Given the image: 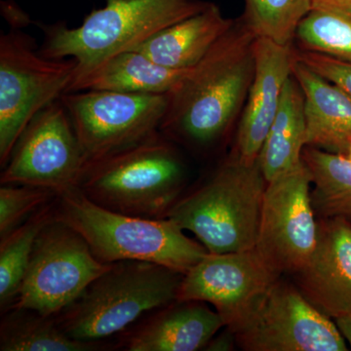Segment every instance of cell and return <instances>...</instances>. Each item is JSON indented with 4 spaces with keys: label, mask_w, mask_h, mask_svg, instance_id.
Masks as SVG:
<instances>
[{
    "label": "cell",
    "mask_w": 351,
    "mask_h": 351,
    "mask_svg": "<svg viewBox=\"0 0 351 351\" xmlns=\"http://www.w3.org/2000/svg\"><path fill=\"white\" fill-rule=\"evenodd\" d=\"M85 168L82 145L59 99L25 127L2 168L0 182L40 186L58 195L77 188Z\"/></svg>",
    "instance_id": "cell-11"
},
{
    "label": "cell",
    "mask_w": 351,
    "mask_h": 351,
    "mask_svg": "<svg viewBox=\"0 0 351 351\" xmlns=\"http://www.w3.org/2000/svg\"><path fill=\"white\" fill-rule=\"evenodd\" d=\"M311 9V0H244L240 17L258 38L293 45L300 23Z\"/></svg>",
    "instance_id": "cell-25"
},
{
    "label": "cell",
    "mask_w": 351,
    "mask_h": 351,
    "mask_svg": "<svg viewBox=\"0 0 351 351\" xmlns=\"http://www.w3.org/2000/svg\"><path fill=\"white\" fill-rule=\"evenodd\" d=\"M172 141L149 140L85 168L77 188L96 204L149 219H165L182 197L186 167Z\"/></svg>",
    "instance_id": "cell-5"
},
{
    "label": "cell",
    "mask_w": 351,
    "mask_h": 351,
    "mask_svg": "<svg viewBox=\"0 0 351 351\" xmlns=\"http://www.w3.org/2000/svg\"><path fill=\"white\" fill-rule=\"evenodd\" d=\"M317 239L306 265L293 276L295 286L332 319L351 314V223L317 218Z\"/></svg>",
    "instance_id": "cell-14"
},
{
    "label": "cell",
    "mask_w": 351,
    "mask_h": 351,
    "mask_svg": "<svg viewBox=\"0 0 351 351\" xmlns=\"http://www.w3.org/2000/svg\"><path fill=\"white\" fill-rule=\"evenodd\" d=\"M258 36L241 17L169 95L160 132L198 154L226 142L239 125L255 73Z\"/></svg>",
    "instance_id": "cell-1"
},
{
    "label": "cell",
    "mask_w": 351,
    "mask_h": 351,
    "mask_svg": "<svg viewBox=\"0 0 351 351\" xmlns=\"http://www.w3.org/2000/svg\"><path fill=\"white\" fill-rule=\"evenodd\" d=\"M311 179L302 162L267 182L255 249L280 276H293L306 265L317 239Z\"/></svg>",
    "instance_id": "cell-12"
},
{
    "label": "cell",
    "mask_w": 351,
    "mask_h": 351,
    "mask_svg": "<svg viewBox=\"0 0 351 351\" xmlns=\"http://www.w3.org/2000/svg\"><path fill=\"white\" fill-rule=\"evenodd\" d=\"M189 71L165 68L137 50L125 51L76 78L66 93L105 90L130 94H169Z\"/></svg>",
    "instance_id": "cell-19"
},
{
    "label": "cell",
    "mask_w": 351,
    "mask_h": 351,
    "mask_svg": "<svg viewBox=\"0 0 351 351\" xmlns=\"http://www.w3.org/2000/svg\"><path fill=\"white\" fill-rule=\"evenodd\" d=\"M232 330L245 351H346L335 321L282 277Z\"/></svg>",
    "instance_id": "cell-10"
},
{
    "label": "cell",
    "mask_w": 351,
    "mask_h": 351,
    "mask_svg": "<svg viewBox=\"0 0 351 351\" xmlns=\"http://www.w3.org/2000/svg\"><path fill=\"white\" fill-rule=\"evenodd\" d=\"M184 274L141 261L113 263L55 320L71 339L101 341L177 301Z\"/></svg>",
    "instance_id": "cell-6"
},
{
    "label": "cell",
    "mask_w": 351,
    "mask_h": 351,
    "mask_svg": "<svg viewBox=\"0 0 351 351\" xmlns=\"http://www.w3.org/2000/svg\"><path fill=\"white\" fill-rule=\"evenodd\" d=\"M112 265L99 260L84 237L54 215L39 233L19 295L10 308L56 317Z\"/></svg>",
    "instance_id": "cell-8"
},
{
    "label": "cell",
    "mask_w": 351,
    "mask_h": 351,
    "mask_svg": "<svg viewBox=\"0 0 351 351\" xmlns=\"http://www.w3.org/2000/svg\"><path fill=\"white\" fill-rule=\"evenodd\" d=\"M297 49L351 62V14L311 9L300 23Z\"/></svg>",
    "instance_id": "cell-24"
},
{
    "label": "cell",
    "mask_w": 351,
    "mask_h": 351,
    "mask_svg": "<svg viewBox=\"0 0 351 351\" xmlns=\"http://www.w3.org/2000/svg\"><path fill=\"white\" fill-rule=\"evenodd\" d=\"M295 58L316 73L335 83L351 96V62L341 61L326 55L294 49Z\"/></svg>",
    "instance_id": "cell-27"
},
{
    "label": "cell",
    "mask_w": 351,
    "mask_h": 351,
    "mask_svg": "<svg viewBox=\"0 0 351 351\" xmlns=\"http://www.w3.org/2000/svg\"><path fill=\"white\" fill-rule=\"evenodd\" d=\"M313 9L338 11L351 14V0H311Z\"/></svg>",
    "instance_id": "cell-29"
},
{
    "label": "cell",
    "mask_w": 351,
    "mask_h": 351,
    "mask_svg": "<svg viewBox=\"0 0 351 351\" xmlns=\"http://www.w3.org/2000/svg\"><path fill=\"white\" fill-rule=\"evenodd\" d=\"M306 147L304 97L292 73L284 87L280 105L258 156L267 182L301 166Z\"/></svg>",
    "instance_id": "cell-20"
},
{
    "label": "cell",
    "mask_w": 351,
    "mask_h": 351,
    "mask_svg": "<svg viewBox=\"0 0 351 351\" xmlns=\"http://www.w3.org/2000/svg\"><path fill=\"white\" fill-rule=\"evenodd\" d=\"M55 215L107 263L141 261L186 274L209 252L169 219H149L96 204L78 188L57 195Z\"/></svg>",
    "instance_id": "cell-3"
},
{
    "label": "cell",
    "mask_w": 351,
    "mask_h": 351,
    "mask_svg": "<svg viewBox=\"0 0 351 351\" xmlns=\"http://www.w3.org/2000/svg\"><path fill=\"white\" fill-rule=\"evenodd\" d=\"M302 162L311 179V201L317 218L351 223V160L345 154L304 147Z\"/></svg>",
    "instance_id": "cell-21"
},
{
    "label": "cell",
    "mask_w": 351,
    "mask_h": 351,
    "mask_svg": "<svg viewBox=\"0 0 351 351\" xmlns=\"http://www.w3.org/2000/svg\"><path fill=\"white\" fill-rule=\"evenodd\" d=\"M233 21L212 2L205 10L163 29L134 50L165 68L191 69L230 29Z\"/></svg>",
    "instance_id": "cell-18"
},
{
    "label": "cell",
    "mask_w": 351,
    "mask_h": 351,
    "mask_svg": "<svg viewBox=\"0 0 351 351\" xmlns=\"http://www.w3.org/2000/svg\"><path fill=\"white\" fill-rule=\"evenodd\" d=\"M237 346L235 335L232 330L225 327V331L217 332L213 339L208 343L205 350L208 351H230L234 350Z\"/></svg>",
    "instance_id": "cell-28"
},
{
    "label": "cell",
    "mask_w": 351,
    "mask_h": 351,
    "mask_svg": "<svg viewBox=\"0 0 351 351\" xmlns=\"http://www.w3.org/2000/svg\"><path fill=\"white\" fill-rule=\"evenodd\" d=\"M335 323H336L337 327H338L341 334L343 335L346 341H348L351 350V314L336 318Z\"/></svg>",
    "instance_id": "cell-30"
},
{
    "label": "cell",
    "mask_w": 351,
    "mask_h": 351,
    "mask_svg": "<svg viewBox=\"0 0 351 351\" xmlns=\"http://www.w3.org/2000/svg\"><path fill=\"white\" fill-rule=\"evenodd\" d=\"M55 205L46 204L0 243V307L13 306L31 262L34 244L44 226L54 217Z\"/></svg>",
    "instance_id": "cell-23"
},
{
    "label": "cell",
    "mask_w": 351,
    "mask_h": 351,
    "mask_svg": "<svg viewBox=\"0 0 351 351\" xmlns=\"http://www.w3.org/2000/svg\"><path fill=\"white\" fill-rule=\"evenodd\" d=\"M73 58L48 59L36 52L34 39L11 29L0 36V164L8 162L27 124L59 100L75 77Z\"/></svg>",
    "instance_id": "cell-7"
},
{
    "label": "cell",
    "mask_w": 351,
    "mask_h": 351,
    "mask_svg": "<svg viewBox=\"0 0 351 351\" xmlns=\"http://www.w3.org/2000/svg\"><path fill=\"white\" fill-rule=\"evenodd\" d=\"M294 49V44L281 45L263 38L256 40L255 73L232 152L243 162L254 163L258 159L280 105L284 87L293 73Z\"/></svg>",
    "instance_id": "cell-15"
},
{
    "label": "cell",
    "mask_w": 351,
    "mask_h": 351,
    "mask_svg": "<svg viewBox=\"0 0 351 351\" xmlns=\"http://www.w3.org/2000/svg\"><path fill=\"white\" fill-rule=\"evenodd\" d=\"M346 156H348V158H350L351 160V145H350V149H348V154H346Z\"/></svg>",
    "instance_id": "cell-31"
},
{
    "label": "cell",
    "mask_w": 351,
    "mask_h": 351,
    "mask_svg": "<svg viewBox=\"0 0 351 351\" xmlns=\"http://www.w3.org/2000/svg\"><path fill=\"white\" fill-rule=\"evenodd\" d=\"M100 348H105L101 341L71 339L54 317L29 309H9L0 328L1 351H92Z\"/></svg>",
    "instance_id": "cell-22"
},
{
    "label": "cell",
    "mask_w": 351,
    "mask_h": 351,
    "mask_svg": "<svg viewBox=\"0 0 351 351\" xmlns=\"http://www.w3.org/2000/svg\"><path fill=\"white\" fill-rule=\"evenodd\" d=\"M211 3L205 0H106L103 8L95 9L78 27L44 25L45 38L38 52L48 59H75L73 82Z\"/></svg>",
    "instance_id": "cell-2"
},
{
    "label": "cell",
    "mask_w": 351,
    "mask_h": 351,
    "mask_svg": "<svg viewBox=\"0 0 351 351\" xmlns=\"http://www.w3.org/2000/svg\"><path fill=\"white\" fill-rule=\"evenodd\" d=\"M267 186L258 159L246 163L230 154L206 181L182 196L165 219L193 232L209 253L252 250Z\"/></svg>",
    "instance_id": "cell-4"
},
{
    "label": "cell",
    "mask_w": 351,
    "mask_h": 351,
    "mask_svg": "<svg viewBox=\"0 0 351 351\" xmlns=\"http://www.w3.org/2000/svg\"><path fill=\"white\" fill-rule=\"evenodd\" d=\"M54 191L27 184H2L0 188V239L19 228L48 201Z\"/></svg>",
    "instance_id": "cell-26"
},
{
    "label": "cell",
    "mask_w": 351,
    "mask_h": 351,
    "mask_svg": "<svg viewBox=\"0 0 351 351\" xmlns=\"http://www.w3.org/2000/svg\"><path fill=\"white\" fill-rule=\"evenodd\" d=\"M225 322L206 302L176 301L162 307L124 341L129 351L204 350Z\"/></svg>",
    "instance_id": "cell-16"
},
{
    "label": "cell",
    "mask_w": 351,
    "mask_h": 351,
    "mask_svg": "<svg viewBox=\"0 0 351 351\" xmlns=\"http://www.w3.org/2000/svg\"><path fill=\"white\" fill-rule=\"evenodd\" d=\"M82 145L86 166L160 133L169 95L83 90L60 98Z\"/></svg>",
    "instance_id": "cell-9"
},
{
    "label": "cell",
    "mask_w": 351,
    "mask_h": 351,
    "mask_svg": "<svg viewBox=\"0 0 351 351\" xmlns=\"http://www.w3.org/2000/svg\"><path fill=\"white\" fill-rule=\"evenodd\" d=\"M280 277L255 248L208 253L184 274L177 301L211 304L232 329Z\"/></svg>",
    "instance_id": "cell-13"
},
{
    "label": "cell",
    "mask_w": 351,
    "mask_h": 351,
    "mask_svg": "<svg viewBox=\"0 0 351 351\" xmlns=\"http://www.w3.org/2000/svg\"><path fill=\"white\" fill-rule=\"evenodd\" d=\"M293 75L304 97L306 147L348 154L351 145V96L299 60Z\"/></svg>",
    "instance_id": "cell-17"
}]
</instances>
